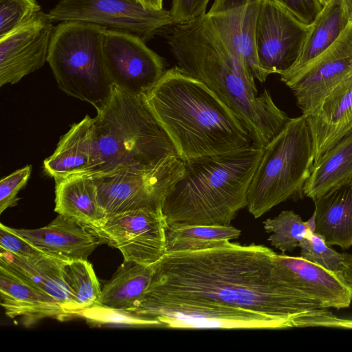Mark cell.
<instances>
[{"label":"cell","instance_id":"obj_37","mask_svg":"<svg viewBox=\"0 0 352 352\" xmlns=\"http://www.w3.org/2000/svg\"><path fill=\"white\" fill-rule=\"evenodd\" d=\"M343 271L346 279L352 285V254H343Z\"/></svg>","mask_w":352,"mask_h":352},{"label":"cell","instance_id":"obj_15","mask_svg":"<svg viewBox=\"0 0 352 352\" xmlns=\"http://www.w3.org/2000/svg\"><path fill=\"white\" fill-rule=\"evenodd\" d=\"M47 13L0 37V86L15 84L43 66L54 30Z\"/></svg>","mask_w":352,"mask_h":352},{"label":"cell","instance_id":"obj_34","mask_svg":"<svg viewBox=\"0 0 352 352\" xmlns=\"http://www.w3.org/2000/svg\"><path fill=\"white\" fill-rule=\"evenodd\" d=\"M302 24L310 26L322 11L321 0H273Z\"/></svg>","mask_w":352,"mask_h":352},{"label":"cell","instance_id":"obj_22","mask_svg":"<svg viewBox=\"0 0 352 352\" xmlns=\"http://www.w3.org/2000/svg\"><path fill=\"white\" fill-rule=\"evenodd\" d=\"M314 232L329 245L342 250L352 246V182L314 199Z\"/></svg>","mask_w":352,"mask_h":352},{"label":"cell","instance_id":"obj_7","mask_svg":"<svg viewBox=\"0 0 352 352\" xmlns=\"http://www.w3.org/2000/svg\"><path fill=\"white\" fill-rule=\"evenodd\" d=\"M105 30L89 23H59L54 28L47 58L58 88L89 102L96 111L109 99L113 87L103 56Z\"/></svg>","mask_w":352,"mask_h":352},{"label":"cell","instance_id":"obj_2","mask_svg":"<svg viewBox=\"0 0 352 352\" xmlns=\"http://www.w3.org/2000/svg\"><path fill=\"white\" fill-rule=\"evenodd\" d=\"M177 66L202 81L243 122L253 144L265 148L290 119L220 37L206 15L174 24L166 36Z\"/></svg>","mask_w":352,"mask_h":352},{"label":"cell","instance_id":"obj_23","mask_svg":"<svg viewBox=\"0 0 352 352\" xmlns=\"http://www.w3.org/2000/svg\"><path fill=\"white\" fill-rule=\"evenodd\" d=\"M55 208L59 214L71 217L89 228H98L105 221L97 198L93 179L72 175L54 179Z\"/></svg>","mask_w":352,"mask_h":352},{"label":"cell","instance_id":"obj_4","mask_svg":"<svg viewBox=\"0 0 352 352\" xmlns=\"http://www.w3.org/2000/svg\"><path fill=\"white\" fill-rule=\"evenodd\" d=\"M264 148L252 144L232 152L184 161L182 175L166 194L162 212L166 228L230 226L248 206V189Z\"/></svg>","mask_w":352,"mask_h":352},{"label":"cell","instance_id":"obj_17","mask_svg":"<svg viewBox=\"0 0 352 352\" xmlns=\"http://www.w3.org/2000/svg\"><path fill=\"white\" fill-rule=\"evenodd\" d=\"M285 281L325 309L347 308L352 302V285L344 274L331 272L303 258L276 254Z\"/></svg>","mask_w":352,"mask_h":352},{"label":"cell","instance_id":"obj_35","mask_svg":"<svg viewBox=\"0 0 352 352\" xmlns=\"http://www.w3.org/2000/svg\"><path fill=\"white\" fill-rule=\"evenodd\" d=\"M210 0H172L169 12L174 24L190 22L206 12Z\"/></svg>","mask_w":352,"mask_h":352},{"label":"cell","instance_id":"obj_39","mask_svg":"<svg viewBox=\"0 0 352 352\" xmlns=\"http://www.w3.org/2000/svg\"><path fill=\"white\" fill-rule=\"evenodd\" d=\"M343 9L350 20L352 21V0H340Z\"/></svg>","mask_w":352,"mask_h":352},{"label":"cell","instance_id":"obj_30","mask_svg":"<svg viewBox=\"0 0 352 352\" xmlns=\"http://www.w3.org/2000/svg\"><path fill=\"white\" fill-rule=\"evenodd\" d=\"M267 233H272L268 238L271 245L283 254L292 252L309 232L315 230V217L303 221L293 210H283L277 217L267 219L263 222Z\"/></svg>","mask_w":352,"mask_h":352},{"label":"cell","instance_id":"obj_21","mask_svg":"<svg viewBox=\"0 0 352 352\" xmlns=\"http://www.w3.org/2000/svg\"><path fill=\"white\" fill-rule=\"evenodd\" d=\"M0 263L51 296L70 317L76 315L63 276L67 262L45 253L23 258L0 248Z\"/></svg>","mask_w":352,"mask_h":352},{"label":"cell","instance_id":"obj_16","mask_svg":"<svg viewBox=\"0 0 352 352\" xmlns=\"http://www.w3.org/2000/svg\"><path fill=\"white\" fill-rule=\"evenodd\" d=\"M262 0H214L206 14L220 37L261 82L267 75L261 68L255 50L254 32Z\"/></svg>","mask_w":352,"mask_h":352},{"label":"cell","instance_id":"obj_28","mask_svg":"<svg viewBox=\"0 0 352 352\" xmlns=\"http://www.w3.org/2000/svg\"><path fill=\"white\" fill-rule=\"evenodd\" d=\"M241 230L230 226L188 225L166 230V252L197 251L220 246L238 239Z\"/></svg>","mask_w":352,"mask_h":352},{"label":"cell","instance_id":"obj_25","mask_svg":"<svg viewBox=\"0 0 352 352\" xmlns=\"http://www.w3.org/2000/svg\"><path fill=\"white\" fill-rule=\"evenodd\" d=\"M349 21L341 1L329 0L310 25L297 61L290 69L280 74L281 81L287 82L327 50L338 39Z\"/></svg>","mask_w":352,"mask_h":352},{"label":"cell","instance_id":"obj_14","mask_svg":"<svg viewBox=\"0 0 352 352\" xmlns=\"http://www.w3.org/2000/svg\"><path fill=\"white\" fill-rule=\"evenodd\" d=\"M352 74V21L322 54L285 84L303 115L310 113L341 81Z\"/></svg>","mask_w":352,"mask_h":352},{"label":"cell","instance_id":"obj_31","mask_svg":"<svg viewBox=\"0 0 352 352\" xmlns=\"http://www.w3.org/2000/svg\"><path fill=\"white\" fill-rule=\"evenodd\" d=\"M300 257L331 272L344 274L343 254L333 250L324 239L314 232H309L299 243Z\"/></svg>","mask_w":352,"mask_h":352},{"label":"cell","instance_id":"obj_20","mask_svg":"<svg viewBox=\"0 0 352 352\" xmlns=\"http://www.w3.org/2000/svg\"><path fill=\"white\" fill-rule=\"evenodd\" d=\"M1 305L6 315L34 322L45 318L65 320L70 316L49 294L0 263Z\"/></svg>","mask_w":352,"mask_h":352},{"label":"cell","instance_id":"obj_36","mask_svg":"<svg viewBox=\"0 0 352 352\" xmlns=\"http://www.w3.org/2000/svg\"><path fill=\"white\" fill-rule=\"evenodd\" d=\"M0 248L23 258H34L43 253L3 223L0 224Z\"/></svg>","mask_w":352,"mask_h":352},{"label":"cell","instance_id":"obj_11","mask_svg":"<svg viewBox=\"0 0 352 352\" xmlns=\"http://www.w3.org/2000/svg\"><path fill=\"white\" fill-rule=\"evenodd\" d=\"M89 229L101 243L118 249L124 261L151 265L166 253V226L162 211H128L111 216L100 226Z\"/></svg>","mask_w":352,"mask_h":352},{"label":"cell","instance_id":"obj_12","mask_svg":"<svg viewBox=\"0 0 352 352\" xmlns=\"http://www.w3.org/2000/svg\"><path fill=\"white\" fill-rule=\"evenodd\" d=\"M310 31L273 0H262L255 32L254 45L263 72L281 74L297 61Z\"/></svg>","mask_w":352,"mask_h":352},{"label":"cell","instance_id":"obj_5","mask_svg":"<svg viewBox=\"0 0 352 352\" xmlns=\"http://www.w3.org/2000/svg\"><path fill=\"white\" fill-rule=\"evenodd\" d=\"M175 155L169 138L141 96L113 85L94 118L92 155L88 168L80 175L154 168Z\"/></svg>","mask_w":352,"mask_h":352},{"label":"cell","instance_id":"obj_27","mask_svg":"<svg viewBox=\"0 0 352 352\" xmlns=\"http://www.w3.org/2000/svg\"><path fill=\"white\" fill-rule=\"evenodd\" d=\"M153 273V264L144 265L124 261L102 289L99 305L108 309L130 311L143 296Z\"/></svg>","mask_w":352,"mask_h":352},{"label":"cell","instance_id":"obj_9","mask_svg":"<svg viewBox=\"0 0 352 352\" xmlns=\"http://www.w3.org/2000/svg\"><path fill=\"white\" fill-rule=\"evenodd\" d=\"M183 171L184 161L175 155L154 168L122 169L89 177L106 219L131 210L162 211L166 194Z\"/></svg>","mask_w":352,"mask_h":352},{"label":"cell","instance_id":"obj_6","mask_svg":"<svg viewBox=\"0 0 352 352\" xmlns=\"http://www.w3.org/2000/svg\"><path fill=\"white\" fill-rule=\"evenodd\" d=\"M314 164L305 115L290 118L264 148L248 192V210L256 219L287 199H302Z\"/></svg>","mask_w":352,"mask_h":352},{"label":"cell","instance_id":"obj_19","mask_svg":"<svg viewBox=\"0 0 352 352\" xmlns=\"http://www.w3.org/2000/svg\"><path fill=\"white\" fill-rule=\"evenodd\" d=\"M306 117L315 162L352 133V74L338 84Z\"/></svg>","mask_w":352,"mask_h":352},{"label":"cell","instance_id":"obj_26","mask_svg":"<svg viewBox=\"0 0 352 352\" xmlns=\"http://www.w3.org/2000/svg\"><path fill=\"white\" fill-rule=\"evenodd\" d=\"M350 182H352V133L314 162L303 192L314 200Z\"/></svg>","mask_w":352,"mask_h":352},{"label":"cell","instance_id":"obj_8","mask_svg":"<svg viewBox=\"0 0 352 352\" xmlns=\"http://www.w3.org/2000/svg\"><path fill=\"white\" fill-rule=\"evenodd\" d=\"M131 313L152 327L190 329H284L292 321L207 301L141 298Z\"/></svg>","mask_w":352,"mask_h":352},{"label":"cell","instance_id":"obj_1","mask_svg":"<svg viewBox=\"0 0 352 352\" xmlns=\"http://www.w3.org/2000/svg\"><path fill=\"white\" fill-rule=\"evenodd\" d=\"M276 254L263 245L230 241L166 252L153 264L141 298L207 301L287 320L296 327H327L333 313L284 280Z\"/></svg>","mask_w":352,"mask_h":352},{"label":"cell","instance_id":"obj_38","mask_svg":"<svg viewBox=\"0 0 352 352\" xmlns=\"http://www.w3.org/2000/svg\"><path fill=\"white\" fill-rule=\"evenodd\" d=\"M143 7L147 9L160 10L163 8V0H137Z\"/></svg>","mask_w":352,"mask_h":352},{"label":"cell","instance_id":"obj_33","mask_svg":"<svg viewBox=\"0 0 352 352\" xmlns=\"http://www.w3.org/2000/svg\"><path fill=\"white\" fill-rule=\"evenodd\" d=\"M32 173L31 165L19 168L0 182V213L17 204L19 192L26 185Z\"/></svg>","mask_w":352,"mask_h":352},{"label":"cell","instance_id":"obj_32","mask_svg":"<svg viewBox=\"0 0 352 352\" xmlns=\"http://www.w3.org/2000/svg\"><path fill=\"white\" fill-rule=\"evenodd\" d=\"M41 11L36 0H0V37L29 22Z\"/></svg>","mask_w":352,"mask_h":352},{"label":"cell","instance_id":"obj_29","mask_svg":"<svg viewBox=\"0 0 352 352\" xmlns=\"http://www.w3.org/2000/svg\"><path fill=\"white\" fill-rule=\"evenodd\" d=\"M63 276L76 315L99 305L102 289L91 263L87 260L67 262Z\"/></svg>","mask_w":352,"mask_h":352},{"label":"cell","instance_id":"obj_18","mask_svg":"<svg viewBox=\"0 0 352 352\" xmlns=\"http://www.w3.org/2000/svg\"><path fill=\"white\" fill-rule=\"evenodd\" d=\"M43 253L65 262L87 260L102 243L100 239L79 221L62 214L37 229L8 227Z\"/></svg>","mask_w":352,"mask_h":352},{"label":"cell","instance_id":"obj_13","mask_svg":"<svg viewBox=\"0 0 352 352\" xmlns=\"http://www.w3.org/2000/svg\"><path fill=\"white\" fill-rule=\"evenodd\" d=\"M103 56L113 85L133 96L140 97L165 72L162 58L128 33L106 30Z\"/></svg>","mask_w":352,"mask_h":352},{"label":"cell","instance_id":"obj_24","mask_svg":"<svg viewBox=\"0 0 352 352\" xmlns=\"http://www.w3.org/2000/svg\"><path fill=\"white\" fill-rule=\"evenodd\" d=\"M93 124L94 118L87 115L60 138L53 154L43 161L48 175L55 179L87 170L92 155Z\"/></svg>","mask_w":352,"mask_h":352},{"label":"cell","instance_id":"obj_40","mask_svg":"<svg viewBox=\"0 0 352 352\" xmlns=\"http://www.w3.org/2000/svg\"><path fill=\"white\" fill-rule=\"evenodd\" d=\"M329 0H321L322 3L324 6Z\"/></svg>","mask_w":352,"mask_h":352},{"label":"cell","instance_id":"obj_3","mask_svg":"<svg viewBox=\"0 0 352 352\" xmlns=\"http://www.w3.org/2000/svg\"><path fill=\"white\" fill-rule=\"evenodd\" d=\"M141 98L183 161L253 144L238 116L202 81L177 65L165 70Z\"/></svg>","mask_w":352,"mask_h":352},{"label":"cell","instance_id":"obj_10","mask_svg":"<svg viewBox=\"0 0 352 352\" xmlns=\"http://www.w3.org/2000/svg\"><path fill=\"white\" fill-rule=\"evenodd\" d=\"M47 14L52 22L93 23L144 42L173 25L169 10L147 9L137 0H59Z\"/></svg>","mask_w":352,"mask_h":352}]
</instances>
